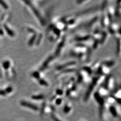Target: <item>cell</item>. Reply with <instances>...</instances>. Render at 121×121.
Returning <instances> with one entry per match:
<instances>
[{"instance_id":"cell-1","label":"cell","mask_w":121,"mask_h":121,"mask_svg":"<svg viewBox=\"0 0 121 121\" xmlns=\"http://www.w3.org/2000/svg\"><path fill=\"white\" fill-rule=\"evenodd\" d=\"M98 81V78H95L93 79V82H92L90 85V86L88 87L87 90L86 91V93L84 97V100L85 101H86L87 99H89L90 95H91V92L93 90L95 85H96L97 82Z\"/></svg>"},{"instance_id":"cell-2","label":"cell","mask_w":121,"mask_h":121,"mask_svg":"<svg viewBox=\"0 0 121 121\" xmlns=\"http://www.w3.org/2000/svg\"><path fill=\"white\" fill-rule=\"evenodd\" d=\"M94 98L97 101V102L99 104L100 106L99 108V115L100 117L102 116V114L103 113V107H104V100L103 98L100 95L98 92H96L94 94Z\"/></svg>"},{"instance_id":"cell-3","label":"cell","mask_w":121,"mask_h":121,"mask_svg":"<svg viewBox=\"0 0 121 121\" xmlns=\"http://www.w3.org/2000/svg\"><path fill=\"white\" fill-rule=\"evenodd\" d=\"M22 104L26 107H27L29 108H31L34 110H35L37 111L38 110V108L37 106H36L35 105L33 104H30L29 103H27V102H24L22 103Z\"/></svg>"},{"instance_id":"cell-4","label":"cell","mask_w":121,"mask_h":121,"mask_svg":"<svg viewBox=\"0 0 121 121\" xmlns=\"http://www.w3.org/2000/svg\"><path fill=\"white\" fill-rule=\"evenodd\" d=\"M109 111H110V112H111V113L112 114V116L113 117H116L117 116V111H116V109L113 106H111L109 107Z\"/></svg>"},{"instance_id":"cell-5","label":"cell","mask_w":121,"mask_h":121,"mask_svg":"<svg viewBox=\"0 0 121 121\" xmlns=\"http://www.w3.org/2000/svg\"><path fill=\"white\" fill-rule=\"evenodd\" d=\"M44 96L43 95H42V94H40V95H34L32 97V98L33 99H37V100H39V99H43L44 98Z\"/></svg>"},{"instance_id":"cell-6","label":"cell","mask_w":121,"mask_h":121,"mask_svg":"<svg viewBox=\"0 0 121 121\" xmlns=\"http://www.w3.org/2000/svg\"><path fill=\"white\" fill-rule=\"evenodd\" d=\"M70 109H71V108L69 107L67 105H65L64 108L63 109V111L65 113H67L69 112Z\"/></svg>"},{"instance_id":"cell-7","label":"cell","mask_w":121,"mask_h":121,"mask_svg":"<svg viewBox=\"0 0 121 121\" xmlns=\"http://www.w3.org/2000/svg\"><path fill=\"white\" fill-rule=\"evenodd\" d=\"M45 105H46V104L44 103H43V104L42 105V107H41V111H40V114H41V116L43 115V112H44L45 108Z\"/></svg>"},{"instance_id":"cell-8","label":"cell","mask_w":121,"mask_h":121,"mask_svg":"<svg viewBox=\"0 0 121 121\" xmlns=\"http://www.w3.org/2000/svg\"><path fill=\"white\" fill-rule=\"evenodd\" d=\"M51 117H52V119L54 121H61L60 120H59L56 116L53 114L52 113H51Z\"/></svg>"},{"instance_id":"cell-9","label":"cell","mask_w":121,"mask_h":121,"mask_svg":"<svg viewBox=\"0 0 121 121\" xmlns=\"http://www.w3.org/2000/svg\"><path fill=\"white\" fill-rule=\"evenodd\" d=\"M56 94L58 95H62L63 94V91L60 89H58L56 90Z\"/></svg>"},{"instance_id":"cell-10","label":"cell","mask_w":121,"mask_h":121,"mask_svg":"<svg viewBox=\"0 0 121 121\" xmlns=\"http://www.w3.org/2000/svg\"><path fill=\"white\" fill-rule=\"evenodd\" d=\"M61 102H62V99H60V98H58V99H56V104H57V105H60L61 104Z\"/></svg>"},{"instance_id":"cell-11","label":"cell","mask_w":121,"mask_h":121,"mask_svg":"<svg viewBox=\"0 0 121 121\" xmlns=\"http://www.w3.org/2000/svg\"><path fill=\"white\" fill-rule=\"evenodd\" d=\"M51 108L52 111H54L55 110V107L53 106H51Z\"/></svg>"}]
</instances>
